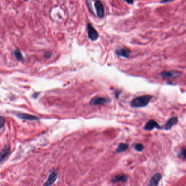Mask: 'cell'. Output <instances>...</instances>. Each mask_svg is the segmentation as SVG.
Returning a JSON list of instances; mask_svg holds the SVG:
<instances>
[{
	"instance_id": "1",
	"label": "cell",
	"mask_w": 186,
	"mask_h": 186,
	"mask_svg": "<svg viewBox=\"0 0 186 186\" xmlns=\"http://www.w3.org/2000/svg\"><path fill=\"white\" fill-rule=\"evenodd\" d=\"M152 98L150 95L139 96L134 99L131 102V106L133 107H143L148 105Z\"/></svg>"
},
{
	"instance_id": "2",
	"label": "cell",
	"mask_w": 186,
	"mask_h": 186,
	"mask_svg": "<svg viewBox=\"0 0 186 186\" xmlns=\"http://www.w3.org/2000/svg\"><path fill=\"white\" fill-rule=\"evenodd\" d=\"M88 37L92 40H96L99 37V34L90 23H88L87 26Z\"/></svg>"
},
{
	"instance_id": "3",
	"label": "cell",
	"mask_w": 186,
	"mask_h": 186,
	"mask_svg": "<svg viewBox=\"0 0 186 186\" xmlns=\"http://www.w3.org/2000/svg\"><path fill=\"white\" fill-rule=\"evenodd\" d=\"M110 101V100L105 97H95L91 100L90 104L92 105H104Z\"/></svg>"
},
{
	"instance_id": "4",
	"label": "cell",
	"mask_w": 186,
	"mask_h": 186,
	"mask_svg": "<svg viewBox=\"0 0 186 186\" xmlns=\"http://www.w3.org/2000/svg\"><path fill=\"white\" fill-rule=\"evenodd\" d=\"M57 178H58V174L57 172L53 170L50 172L47 180L45 182V183H44V186H52L55 183Z\"/></svg>"
},
{
	"instance_id": "5",
	"label": "cell",
	"mask_w": 186,
	"mask_h": 186,
	"mask_svg": "<svg viewBox=\"0 0 186 186\" xmlns=\"http://www.w3.org/2000/svg\"><path fill=\"white\" fill-rule=\"evenodd\" d=\"M95 7L97 12V14L99 16V18H103L105 15V9L100 1L96 0L95 2Z\"/></svg>"
},
{
	"instance_id": "6",
	"label": "cell",
	"mask_w": 186,
	"mask_h": 186,
	"mask_svg": "<svg viewBox=\"0 0 186 186\" xmlns=\"http://www.w3.org/2000/svg\"><path fill=\"white\" fill-rule=\"evenodd\" d=\"M154 128L162 129V128L160 126L159 124L156 121L152 119L150 120L144 127V129L146 131H151Z\"/></svg>"
},
{
	"instance_id": "7",
	"label": "cell",
	"mask_w": 186,
	"mask_h": 186,
	"mask_svg": "<svg viewBox=\"0 0 186 186\" xmlns=\"http://www.w3.org/2000/svg\"><path fill=\"white\" fill-rule=\"evenodd\" d=\"M178 122V118L176 116H173L170 118L166 122L165 125L162 128V129L166 130H169L172 128V127L174 125H176Z\"/></svg>"
},
{
	"instance_id": "8",
	"label": "cell",
	"mask_w": 186,
	"mask_h": 186,
	"mask_svg": "<svg viewBox=\"0 0 186 186\" xmlns=\"http://www.w3.org/2000/svg\"><path fill=\"white\" fill-rule=\"evenodd\" d=\"M162 175L160 173H157L151 177L148 184V186H157L160 181L161 180Z\"/></svg>"
},
{
	"instance_id": "9",
	"label": "cell",
	"mask_w": 186,
	"mask_h": 186,
	"mask_svg": "<svg viewBox=\"0 0 186 186\" xmlns=\"http://www.w3.org/2000/svg\"><path fill=\"white\" fill-rule=\"evenodd\" d=\"M128 180V176L126 175L119 174L116 175L115 177L113 178L112 180V182L113 183H117L120 182H125Z\"/></svg>"
},
{
	"instance_id": "10",
	"label": "cell",
	"mask_w": 186,
	"mask_h": 186,
	"mask_svg": "<svg viewBox=\"0 0 186 186\" xmlns=\"http://www.w3.org/2000/svg\"><path fill=\"white\" fill-rule=\"evenodd\" d=\"M116 52L118 56L125 58H128L130 55V51L126 48H120L116 50Z\"/></svg>"
},
{
	"instance_id": "11",
	"label": "cell",
	"mask_w": 186,
	"mask_h": 186,
	"mask_svg": "<svg viewBox=\"0 0 186 186\" xmlns=\"http://www.w3.org/2000/svg\"><path fill=\"white\" fill-rule=\"evenodd\" d=\"M181 73L178 71H164L160 74V76L164 78L170 79L179 76Z\"/></svg>"
},
{
	"instance_id": "12",
	"label": "cell",
	"mask_w": 186,
	"mask_h": 186,
	"mask_svg": "<svg viewBox=\"0 0 186 186\" xmlns=\"http://www.w3.org/2000/svg\"><path fill=\"white\" fill-rule=\"evenodd\" d=\"M10 146H6L3 150L0 152V162L3 161V160L7 157L10 152Z\"/></svg>"
},
{
	"instance_id": "13",
	"label": "cell",
	"mask_w": 186,
	"mask_h": 186,
	"mask_svg": "<svg viewBox=\"0 0 186 186\" xmlns=\"http://www.w3.org/2000/svg\"><path fill=\"white\" fill-rule=\"evenodd\" d=\"M17 116L19 118L22 119L28 120H39V118L37 116L28 114H18Z\"/></svg>"
},
{
	"instance_id": "14",
	"label": "cell",
	"mask_w": 186,
	"mask_h": 186,
	"mask_svg": "<svg viewBox=\"0 0 186 186\" xmlns=\"http://www.w3.org/2000/svg\"><path fill=\"white\" fill-rule=\"evenodd\" d=\"M128 146H129L127 143H120L116 148V152L118 153H120L126 151L128 149Z\"/></svg>"
},
{
	"instance_id": "15",
	"label": "cell",
	"mask_w": 186,
	"mask_h": 186,
	"mask_svg": "<svg viewBox=\"0 0 186 186\" xmlns=\"http://www.w3.org/2000/svg\"><path fill=\"white\" fill-rule=\"evenodd\" d=\"M14 54L15 58H16V59L18 60V61H21L23 60V56H22L21 53L20 51L19 50L17 49L15 50L14 52Z\"/></svg>"
},
{
	"instance_id": "16",
	"label": "cell",
	"mask_w": 186,
	"mask_h": 186,
	"mask_svg": "<svg viewBox=\"0 0 186 186\" xmlns=\"http://www.w3.org/2000/svg\"><path fill=\"white\" fill-rule=\"evenodd\" d=\"M177 156L181 159H183V160L186 159V149L185 148L181 149L180 151H179Z\"/></svg>"
},
{
	"instance_id": "17",
	"label": "cell",
	"mask_w": 186,
	"mask_h": 186,
	"mask_svg": "<svg viewBox=\"0 0 186 186\" xmlns=\"http://www.w3.org/2000/svg\"><path fill=\"white\" fill-rule=\"evenodd\" d=\"M134 148L137 151H142L144 149V146L142 145V144L137 143L134 146Z\"/></svg>"
},
{
	"instance_id": "18",
	"label": "cell",
	"mask_w": 186,
	"mask_h": 186,
	"mask_svg": "<svg viewBox=\"0 0 186 186\" xmlns=\"http://www.w3.org/2000/svg\"><path fill=\"white\" fill-rule=\"evenodd\" d=\"M6 122V119L3 118V116H0V128H3Z\"/></svg>"
},
{
	"instance_id": "19",
	"label": "cell",
	"mask_w": 186,
	"mask_h": 186,
	"mask_svg": "<svg viewBox=\"0 0 186 186\" xmlns=\"http://www.w3.org/2000/svg\"><path fill=\"white\" fill-rule=\"evenodd\" d=\"M124 1L130 4H132L134 2V0H124Z\"/></svg>"
},
{
	"instance_id": "20",
	"label": "cell",
	"mask_w": 186,
	"mask_h": 186,
	"mask_svg": "<svg viewBox=\"0 0 186 186\" xmlns=\"http://www.w3.org/2000/svg\"><path fill=\"white\" fill-rule=\"evenodd\" d=\"M172 0H162V1H161V2L162 3H164V2H170V1H171Z\"/></svg>"
},
{
	"instance_id": "21",
	"label": "cell",
	"mask_w": 186,
	"mask_h": 186,
	"mask_svg": "<svg viewBox=\"0 0 186 186\" xmlns=\"http://www.w3.org/2000/svg\"><path fill=\"white\" fill-rule=\"evenodd\" d=\"M25 1H29V0H24Z\"/></svg>"
}]
</instances>
